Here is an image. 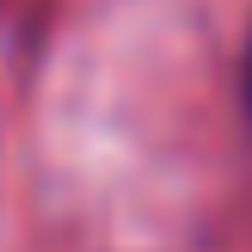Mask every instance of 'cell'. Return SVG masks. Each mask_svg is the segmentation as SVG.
Returning <instances> with one entry per match:
<instances>
[{"label": "cell", "instance_id": "cell-1", "mask_svg": "<svg viewBox=\"0 0 252 252\" xmlns=\"http://www.w3.org/2000/svg\"><path fill=\"white\" fill-rule=\"evenodd\" d=\"M246 98H252V56H246Z\"/></svg>", "mask_w": 252, "mask_h": 252}]
</instances>
